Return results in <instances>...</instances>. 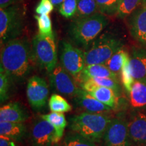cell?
Masks as SVG:
<instances>
[{"instance_id":"obj_1","label":"cell","mask_w":146,"mask_h":146,"mask_svg":"<svg viewBox=\"0 0 146 146\" xmlns=\"http://www.w3.org/2000/svg\"><path fill=\"white\" fill-rule=\"evenodd\" d=\"M35 60L26 38H16L1 45V67L12 80L23 81L31 72Z\"/></svg>"},{"instance_id":"obj_2","label":"cell","mask_w":146,"mask_h":146,"mask_svg":"<svg viewBox=\"0 0 146 146\" xmlns=\"http://www.w3.org/2000/svg\"><path fill=\"white\" fill-rule=\"evenodd\" d=\"M108 24L107 17L101 12L86 17L76 18L69 26V36L74 44L87 50Z\"/></svg>"},{"instance_id":"obj_3","label":"cell","mask_w":146,"mask_h":146,"mask_svg":"<svg viewBox=\"0 0 146 146\" xmlns=\"http://www.w3.org/2000/svg\"><path fill=\"white\" fill-rule=\"evenodd\" d=\"M110 120L104 113L85 112L70 118L69 128L84 137L99 143L103 139Z\"/></svg>"},{"instance_id":"obj_4","label":"cell","mask_w":146,"mask_h":146,"mask_svg":"<svg viewBox=\"0 0 146 146\" xmlns=\"http://www.w3.org/2000/svg\"><path fill=\"white\" fill-rule=\"evenodd\" d=\"M123 47L121 40L114 35L108 33L100 35L85 52L86 65L104 64Z\"/></svg>"},{"instance_id":"obj_5","label":"cell","mask_w":146,"mask_h":146,"mask_svg":"<svg viewBox=\"0 0 146 146\" xmlns=\"http://www.w3.org/2000/svg\"><path fill=\"white\" fill-rule=\"evenodd\" d=\"M24 11L17 3L0 9L1 45L19 37L24 28Z\"/></svg>"},{"instance_id":"obj_6","label":"cell","mask_w":146,"mask_h":146,"mask_svg":"<svg viewBox=\"0 0 146 146\" xmlns=\"http://www.w3.org/2000/svg\"><path fill=\"white\" fill-rule=\"evenodd\" d=\"M32 48L35 60L42 68L52 72L58 64V56L54 35L36 34L33 39Z\"/></svg>"},{"instance_id":"obj_7","label":"cell","mask_w":146,"mask_h":146,"mask_svg":"<svg viewBox=\"0 0 146 146\" xmlns=\"http://www.w3.org/2000/svg\"><path fill=\"white\" fill-rule=\"evenodd\" d=\"M60 62L65 70L75 79L86 66L85 52L66 41L62 42Z\"/></svg>"},{"instance_id":"obj_8","label":"cell","mask_w":146,"mask_h":146,"mask_svg":"<svg viewBox=\"0 0 146 146\" xmlns=\"http://www.w3.org/2000/svg\"><path fill=\"white\" fill-rule=\"evenodd\" d=\"M50 81L51 85L55 90L68 98H75L81 90L76 84L74 77L59 63L50 72Z\"/></svg>"},{"instance_id":"obj_9","label":"cell","mask_w":146,"mask_h":146,"mask_svg":"<svg viewBox=\"0 0 146 146\" xmlns=\"http://www.w3.org/2000/svg\"><path fill=\"white\" fill-rule=\"evenodd\" d=\"M103 140L104 146H133L127 120L120 116L111 118Z\"/></svg>"},{"instance_id":"obj_10","label":"cell","mask_w":146,"mask_h":146,"mask_svg":"<svg viewBox=\"0 0 146 146\" xmlns=\"http://www.w3.org/2000/svg\"><path fill=\"white\" fill-rule=\"evenodd\" d=\"M31 140L33 146H52L57 144L61 139L54 126L41 118L33 124Z\"/></svg>"},{"instance_id":"obj_11","label":"cell","mask_w":146,"mask_h":146,"mask_svg":"<svg viewBox=\"0 0 146 146\" xmlns=\"http://www.w3.org/2000/svg\"><path fill=\"white\" fill-rule=\"evenodd\" d=\"M49 95V86L44 78L33 76L29 78L27 85L28 101L35 110H41L46 106Z\"/></svg>"},{"instance_id":"obj_12","label":"cell","mask_w":146,"mask_h":146,"mask_svg":"<svg viewBox=\"0 0 146 146\" xmlns=\"http://www.w3.org/2000/svg\"><path fill=\"white\" fill-rule=\"evenodd\" d=\"M127 122L133 145H146V110H133Z\"/></svg>"},{"instance_id":"obj_13","label":"cell","mask_w":146,"mask_h":146,"mask_svg":"<svg viewBox=\"0 0 146 146\" xmlns=\"http://www.w3.org/2000/svg\"><path fill=\"white\" fill-rule=\"evenodd\" d=\"M129 22L132 37L146 47V3L131 14Z\"/></svg>"},{"instance_id":"obj_14","label":"cell","mask_w":146,"mask_h":146,"mask_svg":"<svg viewBox=\"0 0 146 146\" xmlns=\"http://www.w3.org/2000/svg\"><path fill=\"white\" fill-rule=\"evenodd\" d=\"M81 88L86 91L94 98L111 108H114L117 104V94L113 89L105 87L94 85L87 81L80 83Z\"/></svg>"},{"instance_id":"obj_15","label":"cell","mask_w":146,"mask_h":146,"mask_svg":"<svg viewBox=\"0 0 146 146\" xmlns=\"http://www.w3.org/2000/svg\"><path fill=\"white\" fill-rule=\"evenodd\" d=\"M129 65L135 80H146V50L133 47L129 55Z\"/></svg>"},{"instance_id":"obj_16","label":"cell","mask_w":146,"mask_h":146,"mask_svg":"<svg viewBox=\"0 0 146 146\" xmlns=\"http://www.w3.org/2000/svg\"><path fill=\"white\" fill-rule=\"evenodd\" d=\"M28 118L27 110L19 102H10L0 108V122L23 123Z\"/></svg>"},{"instance_id":"obj_17","label":"cell","mask_w":146,"mask_h":146,"mask_svg":"<svg viewBox=\"0 0 146 146\" xmlns=\"http://www.w3.org/2000/svg\"><path fill=\"white\" fill-rule=\"evenodd\" d=\"M74 98L76 104L88 112L104 113L112 110L110 107L102 103L83 89Z\"/></svg>"},{"instance_id":"obj_18","label":"cell","mask_w":146,"mask_h":146,"mask_svg":"<svg viewBox=\"0 0 146 146\" xmlns=\"http://www.w3.org/2000/svg\"><path fill=\"white\" fill-rule=\"evenodd\" d=\"M129 96L130 105L134 110H145L146 80H135Z\"/></svg>"},{"instance_id":"obj_19","label":"cell","mask_w":146,"mask_h":146,"mask_svg":"<svg viewBox=\"0 0 146 146\" xmlns=\"http://www.w3.org/2000/svg\"><path fill=\"white\" fill-rule=\"evenodd\" d=\"M95 77H108L117 79V74L110 70L105 64L86 65L76 80L81 83Z\"/></svg>"},{"instance_id":"obj_20","label":"cell","mask_w":146,"mask_h":146,"mask_svg":"<svg viewBox=\"0 0 146 146\" xmlns=\"http://www.w3.org/2000/svg\"><path fill=\"white\" fill-rule=\"evenodd\" d=\"M27 131V127L23 123L0 122V135L8 137L16 141H21Z\"/></svg>"},{"instance_id":"obj_21","label":"cell","mask_w":146,"mask_h":146,"mask_svg":"<svg viewBox=\"0 0 146 146\" xmlns=\"http://www.w3.org/2000/svg\"><path fill=\"white\" fill-rule=\"evenodd\" d=\"M41 118L50 122L56 129L59 137H63L65 128L67 126V121L64 114L61 112H52L47 114L41 115Z\"/></svg>"},{"instance_id":"obj_22","label":"cell","mask_w":146,"mask_h":146,"mask_svg":"<svg viewBox=\"0 0 146 146\" xmlns=\"http://www.w3.org/2000/svg\"><path fill=\"white\" fill-rule=\"evenodd\" d=\"M129 59V55L123 49L118 50L104 64L113 72L117 74L122 70L126 61Z\"/></svg>"},{"instance_id":"obj_23","label":"cell","mask_w":146,"mask_h":146,"mask_svg":"<svg viewBox=\"0 0 146 146\" xmlns=\"http://www.w3.org/2000/svg\"><path fill=\"white\" fill-rule=\"evenodd\" d=\"M145 3L146 0H120L116 15L120 18L129 17Z\"/></svg>"},{"instance_id":"obj_24","label":"cell","mask_w":146,"mask_h":146,"mask_svg":"<svg viewBox=\"0 0 146 146\" xmlns=\"http://www.w3.org/2000/svg\"><path fill=\"white\" fill-rule=\"evenodd\" d=\"M62 146H97L95 142L72 131L66 135Z\"/></svg>"},{"instance_id":"obj_25","label":"cell","mask_w":146,"mask_h":146,"mask_svg":"<svg viewBox=\"0 0 146 146\" xmlns=\"http://www.w3.org/2000/svg\"><path fill=\"white\" fill-rule=\"evenodd\" d=\"M49 107L52 112H68L72 110V106L62 96L58 94H54L49 100Z\"/></svg>"},{"instance_id":"obj_26","label":"cell","mask_w":146,"mask_h":146,"mask_svg":"<svg viewBox=\"0 0 146 146\" xmlns=\"http://www.w3.org/2000/svg\"><path fill=\"white\" fill-rule=\"evenodd\" d=\"M98 10L96 0H77L76 18H83L92 15Z\"/></svg>"},{"instance_id":"obj_27","label":"cell","mask_w":146,"mask_h":146,"mask_svg":"<svg viewBox=\"0 0 146 146\" xmlns=\"http://www.w3.org/2000/svg\"><path fill=\"white\" fill-rule=\"evenodd\" d=\"M98 11L105 15L117 14L120 0H96Z\"/></svg>"},{"instance_id":"obj_28","label":"cell","mask_w":146,"mask_h":146,"mask_svg":"<svg viewBox=\"0 0 146 146\" xmlns=\"http://www.w3.org/2000/svg\"><path fill=\"white\" fill-rule=\"evenodd\" d=\"M84 81H87L89 83L93 84V85H97V86L105 87L112 89L115 91V93L117 94L118 96L120 94V85L118 83V80L115 79V78L108 77H95L89 78V79H87Z\"/></svg>"},{"instance_id":"obj_29","label":"cell","mask_w":146,"mask_h":146,"mask_svg":"<svg viewBox=\"0 0 146 146\" xmlns=\"http://www.w3.org/2000/svg\"><path fill=\"white\" fill-rule=\"evenodd\" d=\"M12 78L3 69L0 67V102L3 103L8 99L11 88Z\"/></svg>"},{"instance_id":"obj_30","label":"cell","mask_w":146,"mask_h":146,"mask_svg":"<svg viewBox=\"0 0 146 146\" xmlns=\"http://www.w3.org/2000/svg\"><path fill=\"white\" fill-rule=\"evenodd\" d=\"M35 18L37 21L39 33L44 35H50L54 34L52 30V23L49 14L35 15Z\"/></svg>"},{"instance_id":"obj_31","label":"cell","mask_w":146,"mask_h":146,"mask_svg":"<svg viewBox=\"0 0 146 146\" xmlns=\"http://www.w3.org/2000/svg\"><path fill=\"white\" fill-rule=\"evenodd\" d=\"M77 10V0H64L59 6V12L66 18L76 16Z\"/></svg>"},{"instance_id":"obj_32","label":"cell","mask_w":146,"mask_h":146,"mask_svg":"<svg viewBox=\"0 0 146 146\" xmlns=\"http://www.w3.org/2000/svg\"><path fill=\"white\" fill-rule=\"evenodd\" d=\"M121 78L123 86L125 87L128 94H129L131 90V88H132L133 84L135 81V79L131 71L130 65H129V59L126 61L125 64L123 65V68H122Z\"/></svg>"},{"instance_id":"obj_33","label":"cell","mask_w":146,"mask_h":146,"mask_svg":"<svg viewBox=\"0 0 146 146\" xmlns=\"http://www.w3.org/2000/svg\"><path fill=\"white\" fill-rule=\"evenodd\" d=\"M53 3L50 0H41L35 9L36 13L39 15L41 14H50L54 10Z\"/></svg>"},{"instance_id":"obj_34","label":"cell","mask_w":146,"mask_h":146,"mask_svg":"<svg viewBox=\"0 0 146 146\" xmlns=\"http://www.w3.org/2000/svg\"><path fill=\"white\" fill-rule=\"evenodd\" d=\"M0 146H16V141L8 137L0 135Z\"/></svg>"},{"instance_id":"obj_35","label":"cell","mask_w":146,"mask_h":146,"mask_svg":"<svg viewBox=\"0 0 146 146\" xmlns=\"http://www.w3.org/2000/svg\"><path fill=\"white\" fill-rule=\"evenodd\" d=\"M21 0H0V8H5L10 5L16 4Z\"/></svg>"},{"instance_id":"obj_36","label":"cell","mask_w":146,"mask_h":146,"mask_svg":"<svg viewBox=\"0 0 146 146\" xmlns=\"http://www.w3.org/2000/svg\"><path fill=\"white\" fill-rule=\"evenodd\" d=\"M54 6H60V4L63 2L64 0H50Z\"/></svg>"},{"instance_id":"obj_37","label":"cell","mask_w":146,"mask_h":146,"mask_svg":"<svg viewBox=\"0 0 146 146\" xmlns=\"http://www.w3.org/2000/svg\"><path fill=\"white\" fill-rule=\"evenodd\" d=\"M52 146H59L58 145H57V144H55V145H52Z\"/></svg>"},{"instance_id":"obj_38","label":"cell","mask_w":146,"mask_h":146,"mask_svg":"<svg viewBox=\"0 0 146 146\" xmlns=\"http://www.w3.org/2000/svg\"><path fill=\"white\" fill-rule=\"evenodd\" d=\"M139 146H146V145H139Z\"/></svg>"}]
</instances>
